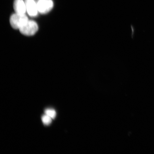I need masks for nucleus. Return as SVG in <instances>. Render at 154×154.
<instances>
[{"label": "nucleus", "instance_id": "nucleus-7", "mask_svg": "<svg viewBox=\"0 0 154 154\" xmlns=\"http://www.w3.org/2000/svg\"><path fill=\"white\" fill-rule=\"evenodd\" d=\"M52 119H53L48 115L45 114L42 116V120L44 124L48 125L51 124L52 122Z\"/></svg>", "mask_w": 154, "mask_h": 154}, {"label": "nucleus", "instance_id": "nucleus-6", "mask_svg": "<svg viewBox=\"0 0 154 154\" xmlns=\"http://www.w3.org/2000/svg\"><path fill=\"white\" fill-rule=\"evenodd\" d=\"M45 114L51 117L53 119H54L56 116L57 113L54 109H48L45 111Z\"/></svg>", "mask_w": 154, "mask_h": 154}, {"label": "nucleus", "instance_id": "nucleus-3", "mask_svg": "<svg viewBox=\"0 0 154 154\" xmlns=\"http://www.w3.org/2000/svg\"><path fill=\"white\" fill-rule=\"evenodd\" d=\"M37 4L38 12L42 14L49 13L54 6L52 0H39Z\"/></svg>", "mask_w": 154, "mask_h": 154}, {"label": "nucleus", "instance_id": "nucleus-1", "mask_svg": "<svg viewBox=\"0 0 154 154\" xmlns=\"http://www.w3.org/2000/svg\"><path fill=\"white\" fill-rule=\"evenodd\" d=\"M28 20V17L26 14L15 13L11 15L10 23L13 28L19 29Z\"/></svg>", "mask_w": 154, "mask_h": 154}, {"label": "nucleus", "instance_id": "nucleus-4", "mask_svg": "<svg viewBox=\"0 0 154 154\" xmlns=\"http://www.w3.org/2000/svg\"><path fill=\"white\" fill-rule=\"evenodd\" d=\"M26 3V12L31 17H35L38 12L37 4L34 0H24Z\"/></svg>", "mask_w": 154, "mask_h": 154}, {"label": "nucleus", "instance_id": "nucleus-5", "mask_svg": "<svg viewBox=\"0 0 154 154\" xmlns=\"http://www.w3.org/2000/svg\"><path fill=\"white\" fill-rule=\"evenodd\" d=\"M13 6L15 13L25 14L26 11V3L24 0H15Z\"/></svg>", "mask_w": 154, "mask_h": 154}, {"label": "nucleus", "instance_id": "nucleus-2", "mask_svg": "<svg viewBox=\"0 0 154 154\" xmlns=\"http://www.w3.org/2000/svg\"><path fill=\"white\" fill-rule=\"evenodd\" d=\"M38 29V25L36 22L28 20L19 30L24 35L31 36L34 35L37 32Z\"/></svg>", "mask_w": 154, "mask_h": 154}]
</instances>
